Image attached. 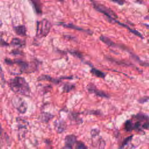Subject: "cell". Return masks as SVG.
<instances>
[{
  "label": "cell",
  "mask_w": 149,
  "mask_h": 149,
  "mask_svg": "<svg viewBox=\"0 0 149 149\" xmlns=\"http://www.w3.org/2000/svg\"><path fill=\"white\" fill-rule=\"evenodd\" d=\"M55 127L56 131L58 133L63 132L65 130V129H66L65 123L62 120H58V121L55 122Z\"/></svg>",
  "instance_id": "10"
},
{
  "label": "cell",
  "mask_w": 149,
  "mask_h": 149,
  "mask_svg": "<svg viewBox=\"0 0 149 149\" xmlns=\"http://www.w3.org/2000/svg\"><path fill=\"white\" fill-rule=\"evenodd\" d=\"M69 52L70 54H72L73 55H74L75 56H77V57H78L79 58H81L83 56L82 54L80 52H78L77 51H69Z\"/></svg>",
  "instance_id": "22"
},
{
  "label": "cell",
  "mask_w": 149,
  "mask_h": 149,
  "mask_svg": "<svg viewBox=\"0 0 149 149\" xmlns=\"http://www.w3.org/2000/svg\"><path fill=\"white\" fill-rule=\"evenodd\" d=\"M76 137L73 134L68 135L65 138V145L72 146L73 144H74V143H76Z\"/></svg>",
  "instance_id": "9"
},
{
  "label": "cell",
  "mask_w": 149,
  "mask_h": 149,
  "mask_svg": "<svg viewBox=\"0 0 149 149\" xmlns=\"http://www.w3.org/2000/svg\"><path fill=\"white\" fill-rule=\"evenodd\" d=\"M10 44L13 46H17L19 47H23L25 44V42L18 38H13L10 41Z\"/></svg>",
  "instance_id": "14"
},
{
  "label": "cell",
  "mask_w": 149,
  "mask_h": 149,
  "mask_svg": "<svg viewBox=\"0 0 149 149\" xmlns=\"http://www.w3.org/2000/svg\"><path fill=\"white\" fill-rule=\"evenodd\" d=\"M132 137H133V136H130L127 137L126 139H125V140L123 141L122 145V146H121L120 148H122V147H123L127 145V144L131 141V140L132 139Z\"/></svg>",
  "instance_id": "21"
},
{
  "label": "cell",
  "mask_w": 149,
  "mask_h": 149,
  "mask_svg": "<svg viewBox=\"0 0 149 149\" xmlns=\"http://www.w3.org/2000/svg\"><path fill=\"white\" fill-rule=\"evenodd\" d=\"M105 144V143L104 141V140H102V141L100 142V145L99 146L100 148V149H103V148H104Z\"/></svg>",
  "instance_id": "25"
},
{
  "label": "cell",
  "mask_w": 149,
  "mask_h": 149,
  "mask_svg": "<svg viewBox=\"0 0 149 149\" xmlns=\"http://www.w3.org/2000/svg\"><path fill=\"white\" fill-rule=\"evenodd\" d=\"M54 116L53 115H52L50 113H43L42 115V116H41V120H42V122H48L51 118H52Z\"/></svg>",
  "instance_id": "18"
},
{
  "label": "cell",
  "mask_w": 149,
  "mask_h": 149,
  "mask_svg": "<svg viewBox=\"0 0 149 149\" xmlns=\"http://www.w3.org/2000/svg\"><path fill=\"white\" fill-rule=\"evenodd\" d=\"M11 54H13V55H16V54H20L21 52H20V51H18V50H13L12 51Z\"/></svg>",
  "instance_id": "26"
},
{
  "label": "cell",
  "mask_w": 149,
  "mask_h": 149,
  "mask_svg": "<svg viewBox=\"0 0 149 149\" xmlns=\"http://www.w3.org/2000/svg\"><path fill=\"white\" fill-rule=\"evenodd\" d=\"M100 40L109 47H113L116 45L115 44L112 40H111L108 37H107L104 36H101L100 37Z\"/></svg>",
  "instance_id": "15"
},
{
  "label": "cell",
  "mask_w": 149,
  "mask_h": 149,
  "mask_svg": "<svg viewBox=\"0 0 149 149\" xmlns=\"http://www.w3.org/2000/svg\"><path fill=\"white\" fill-rule=\"evenodd\" d=\"M61 149H73V148H72V146H68V145H65Z\"/></svg>",
  "instance_id": "27"
},
{
  "label": "cell",
  "mask_w": 149,
  "mask_h": 149,
  "mask_svg": "<svg viewBox=\"0 0 149 149\" xmlns=\"http://www.w3.org/2000/svg\"><path fill=\"white\" fill-rule=\"evenodd\" d=\"M4 62L9 66L16 65L19 67L20 73H30L36 70L37 69V64H35L33 62L29 63L20 59L12 60L9 58H6L4 59Z\"/></svg>",
  "instance_id": "2"
},
{
  "label": "cell",
  "mask_w": 149,
  "mask_h": 149,
  "mask_svg": "<svg viewBox=\"0 0 149 149\" xmlns=\"http://www.w3.org/2000/svg\"><path fill=\"white\" fill-rule=\"evenodd\" d=\"M142 127H143V129L149 130V122L147 121L146 122H145V123L142 125Z\"/></svg>",
  "instance_id": "24"
},
{
  "label": "cell",
  "mask_w": 149,
  "mask_h": 149,
  "mask_svg": "<svg viewBox=\"0 0 149 149\" xmlns=\"http://www.w3.org/2000/svg\"><path fill=\"white\" fill-rule=\"evenodd\" d=\"M75 87V85L72 83H65L63 86V91L65 93H69Z\"/></svg>",
  "instance_id": "16"
},
{
  "label": "cell",
  "mask_w": 149,
  "mask_h": 149,
  "mask_svg": "<svg viewBox=\"0 0 149 149\" xmlns=\"http://www.w3.org/2000/svg\"><path fill=\"white\" fill-rule=\"evenodd\" d=\"M13 30L15 33L20 36H24L26 34V28L24 25H19L15 26Z\"/></svg>",
  "instance_id": "8"
},
{
  "label": "cell",
  "mask_w": 149,
  "mask_h": 149,
  "mask_svg": "<svg viewBox=\"0 0 149 149\" xmlns=\"http://www.w3.org/2000/svg\"><path fill=\"white\" fill-rule=\"evenodd\" d=\"M51 29V23L47 19H43L37 22L36 36L38 38L46 37Z\"/></svg>",
  "instance_id": "3"
},
{
  "label": "cell",
  "mask_w": 149,
  "mask_h": 149,
  "mask_svg": "<svg viewBox=\"0 0 149 149\" xmlns=\"http://www.w3.org/2000/svg\"><path fill=\"white\" fill-rule=\"evenodd\" d=\"M76 149H87V147L82 141H77L76 143Z\"/></svg>",
  "instance_id": "20"
},
{
  "label": "cell",
  "mask_w": 149,
  "mask_h": 149,
  "mask_svg": "<svg viewBox=\"0 0 149 149\" xmlns=\"http://www.w3.org/2000/svg\"><path fill=\"white\" fill-rule=\"evenodd\" d=\"M90 72L94 76H96L97 77H100V78L104 79V78H105V77L106 76V74L104 72H103L101 71L100 70L97 69H96L95 68H92L90 70Z\"/></svg>",
  "instance_id": "13"
},
{
  "label": "cell",
  "mask_w": 149,
  "mask_h": 149,
  "mask_svg": "<svg viewBox=\"0 0 149 149\" xmlns=\"http://www.w3.org/2000/svg\"><path fill=\"white\" fill-rule=\"evenodd\" d=\"M148 41H149V40H148Z\"/></svg>",
  "instance_id": "30"
},
{
  "label": "cell",
  "mask_w": 149,
  "mask_h": 149,
  "mask_svg": "<svg viewBox=\"0 0 149 149\" xmlns=\"http://www.w3.org/2000/svg\"><path fill=\"white\" fill-rule=\"evenodd\" d=\"M60 24H61L62 26H63V27H67V28H69V29H74L78 31H87V32H89V30H86L83 29H82L81 27H80L79 26H77L76 25H74L72 23H60Z\"/></svg>",
  "instance_id": "11"
},
{
  "label": "cell",
  "mask_w": 149,
  "mask_h": 149,
  "mask_svg": "<svg viewBox=\"0 0 149 149\" xmlns=\"http://www.w3.org/2000/svg\"><path fill=\"white\" fill-rule=\"evenodd\" d=\"M12 104L14 108L20 113H26L27 109V105L26 102L21 97L18 96L13 97L11 100Z\"/></svg>",
  "instance_id": "5"
},
{
  "label": "cell",
  "mask_w": 149,
  "mask_h": 149,
  "mask_svg": "<svg viewBox=\"0 0 149 149\" xmlns=\"http://www.w3.org/2000/svg\"><path fill=\"white\" fill-rule=\"evenodd\" d=\"M94 8L99 12L104 14L111 21H115L116 19L118 17L117 15L109 8L105 6L103 4L96 2H92Z\"/></svg>",
  "instance_id": "4"
},
{
  "label": "cell",
  "mask_w": 149,
  "mask_h": 149,
  "mask_svg": "<svg viewBox=\"0 0 149 149\" xmlns=\"http://www.w3.org/2000/svg\"><path fill=\"white\" fill-rule=\"evenodd\" d=\"M10 90L15 93L28 97L30 94L29 83L22 77L16 76L9 79L8 82Z\"/></svg>",
  "instance_id": "1"
},
{
  "label": "cell",
  "mask_w": 149,
  "mask_h": 149,
  "mask_svg": "<svg viewBox=\"0 0 149 149\" xmlns=\"http://www.w3.org/2000/svg\"><path fill=\"white\" fill-rule=\"evenodd\" d=\"M87 88L88 90V91L90 93H94V94H95L96 95L98 96V97H103V98H108L109 97V96L108 95V94H107L106 93H105L103 91L98 90L93 84H88Z\"/></svg>",
  "instance_id": "6"
},
{
  "label": "cell",
  "mask_w": 149,
  "mask_h": 149,
  "mask_svg": "<svg viewBox=\"0 0 149 149\" xmlns=\"http://www.w3.org/2000/svg\"><path fill=\"white\" fill-rule=\"evenodd\" d=\"M63 78H64V77H61L59 79H54V78H52V77L49 76V75L42 74L38 78V80H47V81H51V82L55 83V84H58L61 81V80Z\"/></svg>",
  "instance_id": "7"
},
{
  "label": "cell",
  "mask_w": 149,
  "mask_h": 149,
  "mask_svg": "<svg viewBox=\"0 0 149 149\" xmlns=\"http://www.w3.org/2000/svg\"><path fill=\"white\" fill-rule=\"evenodd\" d=\"M32 5L36 13L38 15H40L42 13V6L41 4L39 1H32L31 2Z\"/></svg>",
  "instance_id": "12"
},
{
  "label": "cell",
  "mask_w": 149,
  "mask_h": 149,
  "mask_svg": "<svg viewBox=\"0 0 149 149\" xmlns=\"http://www.w3.org/2000/svg\"><path fill=\"white\" fill-rule=\"evenodd\" d=\"M134 118H136V119H137L138 121H140V122L147 120V119H148V117L147 115L142 114V113H138L136 116H134Z\"/></svg>",
  "instance_id": "19"
},
{
  "label": "cell",
  "mask_w": 149,
  "mask_h": 149,
  "mask_svg": "<svg viewBox=\"0 0 149 149\" xmlns=\"http://www.w3.org/2000/svg\"><path fill=\"white\" fill-rule=\"evenodd\" d=\"M112 2H115V3H118L119 5H123L124 3V2H125L124 1H113Z\"/></svg>",
  "instance_id": "28"
},
{
  "label": "cell",
  "mask_w": 149,
  "mask_h": 149,
  "mask_svg": "<svg viewBox=\"0 0 149 149\" xmlns=\"http://www.w3.org/2000/svg\"><path fill=\"white\" fill-rule=\"evenodd\" d=\"M100 131L98 129H92L91 131V134L92 136L94 137V136H96L98 134Z\"/></svg>",
  "instance_id": "23"
},
{
  "label": "cell",
  "mask_w": 149,
  "mask_h": 149,
  "mask_svg": "<svg viewBox=\"0 0 149 149\" xmlns=\"http://www.w3.org/2000/svg\"><path fill=\"white\" fill-rule=\"evenodd\" d=\"M8 45V43H6L5 41H4L3 40V39L1 38V46H5V45Z\"/></svg>",
  "instance_id": "29"
},
{
  "label": "cell",
  "mask_w": 149,
  "mask_h": 149,
  "mask_svg": "<svg viewBox=\"0 0 149 149\" xmlns=\"http://www.w3.org/2000/svg\"><path fill=\"white\" fill-rule=\"evenodd\" d=\"M125 129L127 132H130L133 130V123L131 120H127L125 123Z\"/></svg>",
  "instance_id": "17"
}]
</instances>
